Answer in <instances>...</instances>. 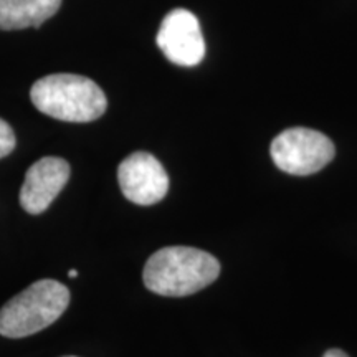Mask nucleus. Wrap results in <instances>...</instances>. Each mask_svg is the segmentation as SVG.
I'll return each instance as SVG.
<instances>
[{
    "label": "nucleus",
    "instance_id": "obj_2",
    "mask_svg": "<svg viewBox=\"0 0 357 357\" xmlns=\"http://www.w3.org/2000/svg\"><path fill=\"white\" fill-rule=\"evenodd\" d=\"M30 100L40 113L66 123H89L108 108L102 89L86 77L56 73L40 78L30 89Z\"/></svg>",
    "mask_w": 357,
    "mask_h": 357
},
{
    "label": "nucleus",
    "instance_id": "obj_11",
    "mask_svg": "<svg viewBox=\"0 0 357 357\" xmlns=\"http://www.w3.org/2000/svg\"><path fill=\"white\" fill-rule=\"evenodd\" d=\"M68 275L71 276V278H77V276H78V271H77V270H70V271H68Z\"/></svg>",
    "mask_w": 357,
    "mask_h": 357
},
{
    "label": "nucleus",
    "instance_id": "obj_3",
    "mask_svg": "<svg viewBox=\"0 0 357 357\" xmlns=\"http://www.w3.org/2000/svg\"><path fill=\"white\" fill-rule=\"evenodd\" d=\"M70 305V289L56 280H38L0 307V334L20 339L52 326Z\"/></svg>",
    "mask_w": 357,
    "mask_h": 357
},
{
    "label": "nucleus",
    "instance_id": "obj_5",
    "mask_svg": "<svg viewBox=\"0 0 357 357\" xmlns=\"http://www.w3.org/2000/svg\"><path fill=\"white\" fill-rule=\"evenodd\" d=\"M158 47L174 65H199L205 56V40L197 17L185 8L169 12L158 32Z\"/></svg>",
    "mask_w": 357,
    "mask_h": 357
},
{
    "label": "nucleus",
    "instance_id": "obj_10",
    "mask_svg": "<svg viewBox=\"0 0 357 357\" xmlns=\"http://www.w3.org/2000/svg\"><path fill=\"white\" fill-rule=\"evenodd\" d=\"M323 357H349V356H347L346 352L341 349H329V351H326V354Z\"/></svg>",
    "mask_w": 357,
    "mask_h": 357
},
{
    "label": "nucleus",
    "instance_id": "obj_6",
    "mask_svg": "<svg viewBox=\"0 0 357 357\" xmlns=\"http://www.w3.org/2000/svg\"><path fill=\"white\" fill-rule=\"evenodd\" d=\"M118 182L124 197L137 205H154L166 197L169 176L149 153H132L119 164Z\"/></svg>",
    "mask_w": 357,
    "mask_h": 357
},
{
    "label": "nucleus",
    "instance_id": "obj_8",
    "mask_svg": "<svg viewBox=\"0 0 357 357\" xmlns=\"http://www.w3.org/2000/svg\"><path fill=\"white\" fill-rule=\"evenodd\" d=\"M61 0H0V30H24L52 19Z\"/></svg>",
    "mask_w": 357,
    "mask_h": 357
},
{
    "label": "nucleus",
    "instance_id": "obj_12",
    "mask_svg": "<svg viewBox=\"0 0 357 357\" xmlns=\"http://www.w3.org/2000/svg\"><path fill=\"white\" fill-rule=\"evenodd\" d=\"M66 357H73V356H66Z\"/></svg>",
    "mask_w": 357,
    "mask_h": 357
},
{
    "label": "nucleus",
    "instance_id": "obj_1",
    "mask_svg": "<svg viewBox=\"0 0 357 357\" xmlns=\"http://www.w3.org/2000/svg\"><path fill=\"white\" fill-rule=\"evenodd\" d=\"M218 275L220 263L211 253L192 247H166L146 261L142 280L149 291L178 298L200 291Z\"/></svg>",
    "mask_w": 357,
    "mask_h": 357
},
{
    "label": "nucleus",
    "instance_id": "obj_7",
    "mask_svg": "<svg viewBox=\"0 0 357 357\" xmlns=\"http://www.w3.org/2000/svg\"><path fill=\"white\" fill-rule=\"evenodd\" d=\"M70 178V164L61 158H42L30 166L20 189V205L30 215L50 207Z\"/></svg>",
    "mask_w": 357,
    "mask_h": 357
},
{
    "label": "nucleus",
    "instance_id": "obj_4",
    "mask_svg": "<svg viewBox=\"0 0 357 357\" xmlns=\"http://www.w3.org/2000/svg\"><path fill=\"white\" fill-rule=\"evenodd\" d=\"M276 167L291 176H310L334 159L336 147L328 136L310 128H289L271 142Z\"/></svg>",
    "mask_w": 357,
    "mask_h": 357
},
{
    "label": "nucleus",
    "instance_id": "obj_9",
    "mask_svg": "<svg viewBox=\"0 0 357 357\" xmlns=\"http://www.w3.org/2000/svg\"><path fill=\"white\" fill-rule=\"evenodd\" d=\"M15 132H13L10 124L3 121V119H0V159L7 158V155L15 149Z\"/></svg>",
    "mask_w": 357,
    "mask_h": 357
}]
</instances>
